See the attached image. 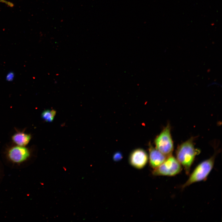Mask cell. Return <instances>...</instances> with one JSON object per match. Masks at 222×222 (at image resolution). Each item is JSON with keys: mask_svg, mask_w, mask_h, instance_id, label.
<instances>
[{"mask_svg": "<svg viewBox=\"0 0 222 222\" xmlns=\"http://www.w3.org/2000/svg\"><path fill=\"white\" fill-rule=\"evenodd\" d=\"M199 153L200 150L194 147L192 138L183 143L177 148L176 158L183 166L187 175L189 174L195 157Z\"/></svg>", "mask_w": 222, "mask_h": 222, "instance_id": "6da1fadb", "label": "cell"}, {"mask_svg": "<svg viewBox=\"0 0 222 222\" xmlns=\"http://www.w3.org/2000/svg\"><path fill=\"white\" fill-rule=\"evenodd\" d=\"M215 155L199 164L195 168L186 181L182 185L183 189L192 183L205 179L212 169L214 163Z\"/></svg>", "mask_w": 222, "mask_h": 222, "instance_id": "7a4b0ae2", "label": "cell"}, {"mask_svg": "<svg viewBox=\"0 0 222 222\" xmlns=\"http://www.w3.org/2000/svg\"><path fill=\"white\" fill-rule=\"evenodd\" d=\"M156 148L167 157L172 155L174 145L170 126L168 125L155 139Z\"/></svg>", "mask_w": 222, "mask_h": 222, "instance_id": "3957f363", "label": "cell"}, {"mask_svg": "<svg viewBox=\"0 0 222 222\" xmlns=\"http://www.w3.org/2000/svg\"><path fill=\"white\" fill-rule=\"evenodd\" d=\"M181 165L177 159L172 155L168 156L160 165L154 169L152 173L154 175L173 176L179 173Z\"/></svg>", "mask_w": 222, "mask_h": 222, "instance_id": "277c9868", "label": "cell"}, {"mask_svg": "<svg viewBox=\"0 0 222 222\" xmlns=\"http://www.w3.org/2000/svg\"><path fill=\"white\" fill-rule=\"evenodd\" d=\"M148 157L144 150L138 148L133 150L131 153L129 158L130 164L134 167L141 169L147 164Z\"/></svg>", "mask_w": 222, "mask_h": 222, "instance_id": "5b68a950", "label": "cell"}, {"mask_svg": "<svg viewBox=\"0 0 222 222\" xmlns=\"http://www.w3.org/2000/svg\"><path fill=\"white\" fill-rule=\"evenodd\" d=\"M30 153L26 148L16 146L12 148L8 153V156L11 160L16 163L22 162L29 156Z\"/></svg>", "mask_w": 222, "mask_h": 222, "instance_id": "8992f818", "label": "cell"}, {"mask_svg": "<svg viewBox=\"0 0 222 222\" xmlns=\"http://www.w3.org/2000/svg\"><path fill=\"white\" fill-rule=\"evenodd\" d=\"M149 146V163L151 167L154 169L161 164L168 157L154 148L151 144Z\"/></svg>", "mask_w": 222, "mask_h": 222, "instance_id": "52a82bcc", "label": "cell"}, {"mask_svg": "<svg viewBox=\"0 0 222 222\" xmlns=\"http://www.w3.org/2000/svg\"><path fill=\"white\" fill-rule=\"evenodd\" d=\"M31 139L29 134L19 132L14 134L12 137L14 142L18 146H24L28 144Z\"/></svg>", "mask_w": 222, "mask_h": 222, "instance_id": "ba28073f", "label": "cell"}, {"mask_svg": "<svg viewBox=\"0 0 222 222\" xmlns=\"http://www.w3.org/2000/svg\"><path fill=\"white\" fill-rule=\"evenodd\" d=\"M56 114V111L54 110H46L42 113V118L47 122H52Z\"/></svg>", "mask_w": 222, "mask_h": 222, "instance_id": "9c48e42d", "label": "cell"}, {"mask_svg": "<svg viewBox=\"0 0 222 222\" xmlns=\"http://www.w3.org/2000/svg\"><path fill=\"white\" fill-rule=\"evenodd\" d=\"M15 76L14 73L12 71L9 72L6 77V80L8 81H12L14 79Z\"/></svg>", "mask_w": 222, "mask_h": 222, "instance_id": "30bf717a", "label": "cell"}, {"mask_svg": "<svg viewBox=\"0 0 222 222\" xmlns=\"http://www.w3.org/2000/svg\"><path fill=\"white\" fill-rule=\"evenodd\" d=\"M122 158V155L119 152L116 153L113 155V160L115 161H118L120 160Z\"/></svg>", "mask_w": 222, "mask_h": 222, "instance_id": "8fae6325", "label": "cell"}, {"mask_svg": "<svg viewBox=\"0 0 222 222\" xmlns=\"http://www.w3.org/2000/svg\"><path fill=\"white\" fill-rule=\"evenodd\" d=\"M0 2H2V0H0Z\"/></svg>", "mask_w": 222, "mask_h": 222, "instance_id": "7c38bea8", "label": "cell"}]
</instances>
